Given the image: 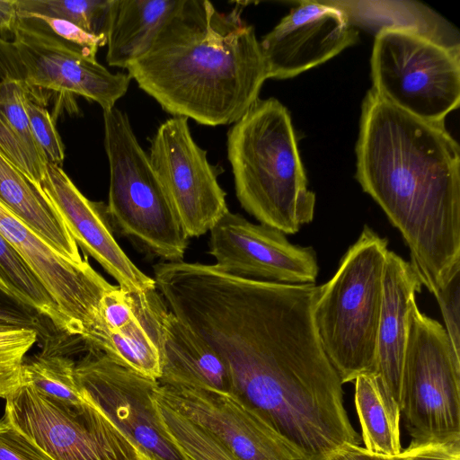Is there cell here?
<instances>
[{"label":"cell","instance_id":"cell-23","mask_svg":"<svg viewBox=\"0 0 460 460\" xmlns=\"http://www.w3.org/2000/svg\"><path fill=\"white\" fill-rule=\"evenodd\" d=\"M350 22L419 33L444 47L460 49L458 32L430 8L416 2H338ZM377 30V31H378Z\"/></svg>","mask_w":460,"mask_h":460},{"label":"cell","instance_id":"cell-19","mask_svg":"<svg viewBox=\"0 0 460 460\" xmlns=\"http://www.w3.org/2000/svg\"><path fill=\"white\" fill-rule=\"evenodd\" d=\"M157 382L234 393L224 358L171 310L163 325L162 371Z\"/></svg>","mask_w":460,"mask_h":460},{"label":"cell","instance_id":"cell-6","mask_svg":"<svg viewBox=\"0 0 460 460\" xmlns=\"http://www.w3.org/2000/svg\"><path fill=\"white\" fill-rule=\"evenodd\" d=\"M103 126L111 225L149 254L168 262L182 261L189 236L128 115L115 107L103 111Z\"/></svg>","mask_w":460,"mask_h":460},{"label":"cell","instance_id":"cell-39","mask_svg":"<svg viewBox=\"0 0 460 460\" xmlns=\"http://www.w3.org/2000/svg\"><path fill=\"white\" fill-rule=\"evenodd\" d=\"M17 21V0H0V32L13 34Z\"/></svg>","mask_w":460,"mask_h":460},{"label":"cell","instance_id":"cell-14","mask_svg":"<svg viewBox=\"0 0 460 460\" xmlns=\"http://www.w3.org/2000/svg\"><path fill=\"white\" fill-rule=\"evenodd\" d=\"M13 43L23 73V82L37 99L42 90L76 94L98 103L103 111L115 107L131 78L111 73L93 58L34 30L19 18Z\"/></svg>","mask_w":460,"mask_h":460},{"label":"cell","instance_id":"cell-10","mask_svg":"<svg viewBox=\"0 0 460 460\" xmlns=\"http://www.w3.org/2000/svg\"><path fill=\"white\" fill-rule=\"evenodd\" d=\"M75 377L86 402L103 413L145 460H183L155 411L157 380L94 349L76 362Z\"/></svg>","mask_w":460,"mask_h":460},{"label":"cell","instance_id":"cell-31","mask_svg":"<svg viewBox=\"0 0 460 460\" xmlns=\"http://www.w3.org/2000/svg\"><path fill=\"white\" fill-rule=\"evenodd\" d=\"M0 154L36 188L49 161L31 149L0 113Z\"/></svg>","mask_w":460,"mask_h":460},{"label":"cell","instance_id":"cell-36","mask_svg":"<svg viewBox=\"0 0 460 460\" xmlns=\"http://www.w3.org/2000/svg\"><path fill=\"white\" fill-rule=\"evenodd\" d=\"M401 455L403 460H460V441L410 444Z\"/></svg>","mask_w":460,"mask_h":460},{"label":"cell","instance_id":"cell-22","mask_svg":"<svg viewBox=\"0 0 460 460\" xmlns=\"http://www.w3.org/2000/svg\"><path fill=\"white\" fill-rule=\"evenodd\" d=\"M0 200L66 258L82 263L66 226L29 180L0 154Z\"/></svg>","mask_w":460,"mask_h":460},{"label":"cell","instance_id":"cell-17","mask_svg":"<svg viewBox=\"0 0 460 460\" xmlns=\"http://www.w3.org/2000/svg\"><path fill=\"white\" fill-rule=\"evenodd\" d=\"M84 252L93 257L119 286L141 292L156 288L153 278L142 272L116 242L106 205L89 200L62 166L49 162L35 188Z\"/></svg>","mask_w":460,"mask_h":460},{"label":"cell","instance_id":"cell-21","mask_svg":"<svg viewBox=\"0 0 460 460\" xmlns=\"http://www.w3.org/2000/svg\"><path fill=\"white\" fill-rule=\"evenodd\" d=\"M181 0H112L106 61L126 68L145 55Z\"/></svg>","mask_w":460,"mask_h":460},{"label":"cell","instance_id":"cell-7","mask_svg":"<svg viewBox=\"0 0 460 460\" xmlns=\"http://www.w3.org/2000/svg\"><path fill=\"white\" fill-rule=\"evenodd\" d=\"M408 320L400 409L410 444L460 441V358L416 302Z\"/></svg>","mask_w":460,"mask_h":460},{"label":"cell","instance_id":"cell-5","mask_svg":"<svg viewBox=\"0 0 460 460\" xmlns=\"http://www.w3.org/2000/svg\"><path fill=\"white\" fill-rule=\"evenodd\" d=\"M388 241L365 226L332 278L319 286L313 321L342 384L376 374V343Z\"/></svg>","mask_w":460,"mask_h":460},{"label":"cell","instance_id":"cell-35","mask_svg":"<svg viewBox=\"0 0 460 460\" xmlns=\"http://www.w3.org/2000/svg\"><path fill=\"white\" fill-rule=\"evenodd\" d=\"M455 354L460 358V271L434 294Z\"/></svg>","mask_w":460,"mask_h":460},{"label":"cell","instance_id":"cell-27","mask_svg":"<svg viewBox=\"0 0 460 460\" xmlns=\"http://www.w3.org/2000/svg\"><path fill=\"white\" fill-rule=\"evenodd\" d=\"M0 275L17 292L25 308L46 317L64 332V322L50 296L22 256L1 235Z\"/></svg>","mask_w":460,"mask_h":460},{"label":"cell","instance_id":"cell-11","mask_svg":"<svg viewBox=\"0 0 460 460\" xmlns=\"http://www.w3.org/2000/svg\"><path fill=\"white\" fill-rule=\"evenodd\" d=\"M184 117L164 121L151 140V165L189 237L209 232L228 211L226 192L207 152L193 139Z\"/></svg>","mask_w":460,"mask_h":460},{"label":"cell","instance_id":"cell-20","mask_svg":"<svg viewBox=\"0 0 460 460\" xmlns=\"http://www.w3.org/2000/svg\"><path fill=\"white\" fill-rule=\"evenodd\" d=\"M169 310L157 288L137 292L134 317L118 332L97 338L88 349L158 380L162 371L163 325Z\"/></svg>","mask_w":460,"mask_h":460},{"label":"cell","instance_id":"cell-1","mask_svg":"<svg viewBox=\"0 0 460 460\" xmlns=\"http://www.w3.org/2000/svg\"><path fill=\"white\" fill-rule=\"evenodd\" d=\"M318 288L189 262L162 291L173 314L224 358L234 393L306 460L360 444L314 328Z\"/></svg>","mask_w":460,"mask_h":460},{"label":"cell","instance_id":"cell-29","mask_svg":"<svg viewBox=\"0 0 460 460\" xmlns=\"http://www.w3.org/2000/svg\"><path fill=\"white\" fill-rule=\"evenodd\" d=\"M39 329L0 323V397L22 384V367L39 340Z\"/></svg>","mask_w":460,"mask_h":460},{"label":"cell","instance_id":"cell-3","mask_svg":"<svg viewBox=\"0 0 460 460\" xmlns=\"http://www.w3.org/2000/svg\"><path fill=\"white\" fill-rule=\"evenodd\" d=\"M241 7L223 13L207 0H181L128 75L172 116L206 126L236 122L268 79L255 29Z\"/></svg>","mask_w":460,"mask_h":460},{"label":"cell","instance_id":"cell-37","mask_svg":"<svg viewBox=\"0 0 460 460\" xmlns=\"http://www.w3.org/2000/svg\"><path fill=\"white\" fill-rule=\"evenodd\" d=\"M6 80L23 82V73L13 41H8L0 37V83Z\"/></svg>","mask_w":460,"mask_h":460},{"label":"cell","instance_id":"cell-16","mask_svg":"<svg viewBox=\"0 0 460 460\" xmlns=\"http://www.w3.org/2000/svg\"><path fill=\"white\" fill-rule=\"evenodd\" d=\"M260 41L268 79L292 78L358 40L346 13L330 1H301Z\"/></svg>","mask_w":460,"mask_h":460},{"label":"cell","instance_id":"cell-40","mask_svg":"<svg viewBox=\"0 0 460 460\" xmlns=\"http://www.w3.org/2000/svg\"><path fill=\"white\" fill-rule=\"evenodd\" d=\"M0 295L17 303L21 306L24 307L20 296L1 275H0Z\"/></svg>","mask_w":460,"mask_h":460},{"label":"cell","instance_id":"cell-12","mask_svg":"<svg viewBox=\"0 0 460 460\" xmlns=\"http://www.w3.org/2000/svg\"><path fill=\"white\" fill-rule=\"evenodd\" d=\"M0 235L22 256L55 303L64 333L83 339L95 323L103 294L111 287L85 260L75 262L0 200Z\"/></svg>","mask_w":460,"mask_h":460},{"label":"cell","instance_id":"cell-34","mask_svg":"<svg viewBox=\"0 0 460 460\" xmlns=\"http://www.w3.org/2000/svg\"><path fill=\"white\" fill-rule=\"evenodd\" d=\"M0 460H52L4 414L0 419Z\"/></svg>","mask_w":460,"mask_h":460},{"label":"cell","instance_id":"cell-18","mask_svg":"<svg viewBox=\"0 0 460 460\" xmlns=\"http://www.w3.org/2000/svg\"><path fill=\"white\" fill-rule=\"evenodd\" d=\"M421 286L411 263L389 251L383 278L376 374L399 405L409 312Z\"/></svg>","mask_w":460,"mask_h":460},{"label":"cell","instance_id":"cell-33","mask_svg":"<svg viewBox=\"0 0 460 460\" xmlns=\"http://www.w3.org/2000/svg\"><path fill=\"white\" fill-rule=\"evenodd\" d=\"M26 111L37 145L49 162L61 166L65 159V148L50 113L32 93L26 100Z\"/></svg>","mask_w":460,"mask_h":460},{"label":"cell","instance_id":"cell-2","mask_svg":"<svg viewBox=\"0 0 460 460\" xmlns=\"http://www.w3.org/2000/svg\"><path fill=\"white\" fill-rule=\"evenodd\" d=\"M460 148L444 123L420 119L370 89L356 179L399 230L431 294L460 271Z\"/></svg>","mask_w":460,"mask_h":460},{"label":"cell","instance_id":"cell-4","mask_svg":"<svg viewBox=\"0 0 460 460\" xmlns=\"http://www.w3.org/2000/svg\"><path fill=\"white\" fill-rule=\"evenodd\" d=\"M236 197L261 224L293 234L312 222L315 193L308 181L288 109L258 100L227 132Z\"/></svg>","mask_w":460,"mask_h":460},{"label":"cell","instance_id":"cell-24","mask_svg":"<svg viewBox=\"0 0 460 460\" xmlns=\"http://www.w3.org/2000/svg\"><path fill=\"white\" fill-rule=\"evenodd\" d=\"M354 381L355 406L365 448L381 456L400 454V405L376 374H361Z\"/></svg>","mask_w":460,"mask_h":460},{"label":"cell","instance_id":"cell-38","mask_svg":"<svg viewBox=\"0 0 460 460\" xmlns=\"http://www.w3.org/2000/svg\"><path fill=\"white\" fill-rule=\"evenodd\" d=\"M329 460H403L401 453L396 456H381L367 451L359 445H348Z\"/></svg>","mask_w":460,"mask_h":460},{"label":"cell","instance_id":"cell-28","mask_svg":"<svg viewBox=\"0 0 460 460\" xmlns=\"http://www.w3.org/2000/svg\"><path fill=\"white\" fill-rule=\"evenodd\" d=\"M112 0H17L18 16L42 15L70 22L106 39Z\"/></svg>","mask_w":460,"mask_h":460},{"label":"cell","instance_id":"cell-13","mask_svg":"<svg viewBox=\"0 0 460 460\" xmlns=\"http://www.w3.org/2000/svg\"><path fill=\"white\" fill-rule=\"evenodd\" d=\"M209 232L215 265L230 275L286 284H313L317 279L315 252L291 243L275 228L228 210Z\"/></svg>","mask_w":460,"mask_h":460},{"label":"cell","instance_id":"cell-8","mask_svg":"<svg viewBox=\"0 0 460 460\" xmlns=\"http://www.w3.org/2000/svg\"><path fill=\"white\" fill-rule=\"evenodd\" d=\"M370 66L371 89L420 119L444 123L459 107V49L411 31L381 28L375 36Z\"/></svg>","mask_w":460,"mask_h":460},{"label":"cell","instance_id":"cell-32","mask_svg":"<svg viewBox=\"0 0 460 460\" xmlns=\"http://www.w3.org/2000/svg\"><path fill=\"white\" fill-rule=\"evenodd\" d=\"M31 93L22 81L6 80L0 83V113L31 149L48 160L37 145L30 126L26 100Z\"/></svg>","mask_w":460,"mask_h":460},{"label":"cell","instance_id":"cell-9","mask_svg":"<svg viewBox=\"0 0 460 460\" xmlns=\"http://www.w3.org/2000/svg\"><path fill=\"white\" fill-rule=\"evenodd\" d=\"M4 414L52 460H145L89 402L67 407L21 384L5 397Z\"/></svg>","mask_w":460,"mask_h":460},{"label":"cell","instance_id":"cell-25","mask_svg":"<svg viewBox=\"0 0 460 460\" xmlns=\"http://www.w3.org/2000/svg\"><path fill=\"white\" fill-rule=\"evenodd\" d=\"M76 362L57 345L25 358L22 367V384L32 387L44 397L65 406L80 408L88 402L82 396L76 377Z\"/></svg>","mask_w":460,"mask_h":460},{"label":"cell","instance_id":"cell-26","mask_svg":"<svg viewBox=\"0 0 460 460\" xmlns=\"http://www.w3.org/2000/svg\"><path fill=\"white\" fill-rule=\"evenodd\" d=\"M154 402L166 437L183 460H237L213 434L167 401L158 386Z\"/></svg>","mask_w":460,"mask_h":460},{"label":"cell","instance_id":"cell-15","mask_svg":"<svg viewBox=\"0 0 460 460\" xmlns=\"http://www.w3.org/2000/svg\"><path fill=\"white\" fill-rule=\"evenodd\" d=\"M158 391L213 434L237 460H306L234 393L160 384Z\"/></svg>","mask_w":460,"mask_h":460},{"label":"cell","instance_id":"cell-30","mask_svg":"<svg viewBox=\"0 0 460 460\" xmlns=\"http://www.w3.org/2000/svg\"><path fill=\"white\" fill-rule=\"evenodd\" d=\"M18 18L29 27L93 58H96L99 48L106 45L105 38L89 33L65 20L42 15L18 16Z\"/></svg>","mask_w":460,"mask_h":460}]
</instances>
